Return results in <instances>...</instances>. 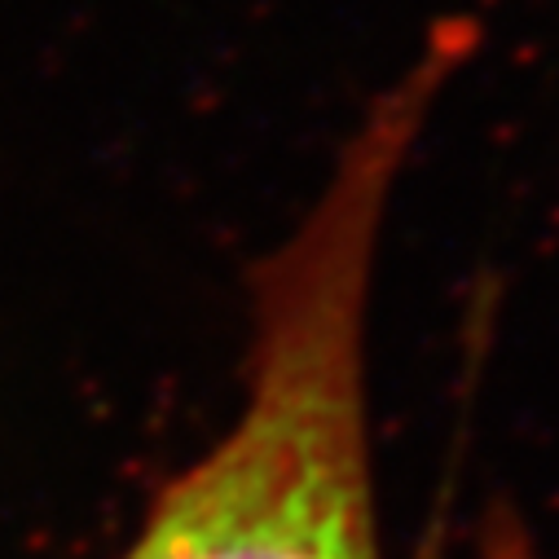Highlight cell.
<instances>
[{
    "label": "cell",
    "instance_id": "2",
    "mask_svg": "<svg viewBox=\"0 0 559 559\" xmlns=\"http://www.w3.org/2000/svg\"><path fill=\"white\" fill-rule=\"evenodd\" d=\"M480 559H542L528 528L520 524L515 511L498 507L489 520H485V537H480Z\"/></svg>",
    "mask_w": 559,
    "mask_h": 559
},
{
    "label": "cell",
    "instance_id": "1",
    "mask_svg": "<svg viewBox=\"0 0 559 559\" xmlns=\"http://www.w3.org/2000/svg\"><path fill=\"white\" fill-rule=\"evenodd\" d=\"M476 49V19L445 14L361 106L292 229L255 255L242 405L119 559H383L370 296L396 186Z\"/></svg>",
    "mask_w": 559,
    "mask_h": 559
}]
</instances>
